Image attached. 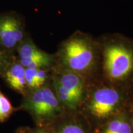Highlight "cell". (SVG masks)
<instances>
[{"instance_id": "obj_14", "label": "cell", "mask_w": 133, "mask_h": 133, "mask_svg": "<svg viewBox=\"0 0 133 133\" xmlns=\"http://www.w3.org/2000/svg\"><path fill=\"white\" fill-rule=\"evenodd\" d=\"M16 58V56H11L0 48V78L6 70L9 64Z\"/></svg>"}, {"instance_id": "obj_2", "label": "cell", "mask_w": 133, "mask_h": 133, "mask_svg": "<svg viewBox=\"0 0 133 133\" xmlns=\"http://www.w3.org/2000/svg\"><path fill=\"white\" fill-rule=\"evenodd\" d=\"M54 67L71 71L88 83L101 76V51L97 38L77 30L59 44Z\"/></svg>"}, {"instance_id": "obj_4", "label": "cell", "mask_w": 133, "mask_h": 133, "mask_svg": "<svg viewBox=\"0 0 133 133\" xmlns=\"http://www.w3.org/2000/svg\"><path fill=\"white\" fill-rule=\"evenodd\" d=\"M31 116L35 126L49 127L66 112L58 99L52 80L40 89L29 91L22 96L21 104L16 108Z\"/></svg>"}, {"instance_id": "obj_15", "label": "cell", "mask_w": 133, "mask_h": 133, "mask_svg": "<svg viewBox=\"0 0 133 133\" xmlns=\"http://www.w3.org/2000/svg\"><path fill=\"white\" fill-rule=\"evenodd\" d=\"M129 115H130V119H131V126H132V129H133V102L131 104L129 109Z\"/></svg>"}, {"instance_id": "obj_3", "label": "cell", "mask_w": 133, "mask_h": 133, "mask_svg": "<svg viewBox=\"0 0 133 133\" xmlns=\"http://www.w3.org/2000/svg\"><path fill=\"white\" fill-rule=\"evenodd\" d=\"M97 39L101 77L114 84L133 85V39L120 33H109Z\"/></svg>"}, {"instance_id": "obj_12", "label": "cell", "mask_w": 133, "mask_h": 133, "mask_svg": "<svg viewBox=\"0 0 133 133\" xmlns=\"http://www.w3.org/2000/svg\"><path fill=\"white\" fill-rule=\"evenodd\" d=\"M9 99L4 95L0 89V123H4L16 112Z\"/></svg>"}, {"instance_id": "obj_6", "label": "cell", "mask_w": 133, "mask_h": 133, "mask_svg": "<svg viewBox=\"0 0 133 133\" xmlns=\"http://www.w3.org/2000/svg\"><path fill=\"white\" fill-rule=\"evenodd\" d=\"M16 59L25 69L52 70L56 65L55 54L39 48L28 33L17 49Z\"/></svg>"}, {"instance_id": "obj_11", "label": "cell", "mask_w": 133, "mask_h": 133, "mask_svg": "<svg viewBox=\"0 0 133 133\" xmlns=\"http://www.w3.org/2000/svg\"><path fill=\"white\" fill-rule=\"evenodd\" d=\"M51 70H52L25 69V78L29 91L40 89L51 82L52 80Z\"/></svg>"}, {"instance_id": "obj_5", "label": "cell", "mask_w": 133, "mask_h": 133, "mask_svg": "<svg viewBox=\"0 0 133 133\" xmlns=\"http://www.w3.org/2000/svg\"><path fill=\"white\" fill-rule=\"evenodd\" d=\"M28 35L24 18L15 12L0 14V48L16 56L17 49Z\"/></svg>"}, {"instance_id": "obj_7", "label": "cell", "mask_w": 133, "mask_h": 133, "mask_svg": "<svg viewBox=\"0 0 133 133\" xmlns=\"http://www.w3.org/2000/svg\"><path fill=\"white\" fill-rule=\"evenodd\" d=\"M51 72L52 80L72 94L78 101L80 107L87 94L89 83L82 76L65 70L54 67Z\"/></svg>"}, {"instance_id": "obj_10", "label": "cell", "mask_w": 133, "mask_h": 133, "mask_svg": "<svg viewBox=\"0 0 133 133\" xmlns=\"http://www.w3.org/2000/svg\"><path fill=\"white\" fill-rule=\"evenodd\" d=\"M129 109L124 110L94 130L95 133H133Z\"/></svg>"}, {"instance_id": "obj_9", "label": "cell", "mask_w": 133, "mask_h": 133, "mask_svg": "<svg viewBox=\"0 0 133 133\" xmlns=\"http://www.w3.org/2000/svg\"><path fill=\"white\" fill-rule=\"evenodd\" d=\"M25 70L16 58L8 66L1 77L10 89L22 96H25L29 92Z\"/></svg>"}, {"instance_id": "obj_1", "label": "cell", "mask_w": 133, "mask_h": 133, "mask_svg": "<svg viewBox=\"0 0 133 133\" xmlns=\"http://www.w3.org/2000/svg\"><path fill=\"white\" fill-rule=\"evenodd\" d=\"M133 102V85L110 83L101 76L89 83L87 94L78 111L94 130L128 109Z\"/></svg>"}, {"instance_id": "obj_8", "label": "cell", "mask_w": 133, "mask_h": 133, "mask_svg": "<svg viewBox=\"0 0 133 133\" xmlns=\"http://www.w3.org/2000/svg\"><path fill=\"white\" fill-rule=\"evenodd\" d=\"M51 127L57 133H95L87 119L78 110L66 111Z\"/></svg>"}, {"instance_id": "obj_13", "label": "cell", "mask_w": 133, "mask_h": 133, "mask_svg": "<svg viewBox=\"0 0 133 133\" xmlns=\"http://www.w3.org/2000/svg\"><path fill=\"white\" fill-rule=\"evenodd\" d=\"M16 133H57L52 127H39L35 126H20L16 129Z\"/></svg>"}]
</instances>
